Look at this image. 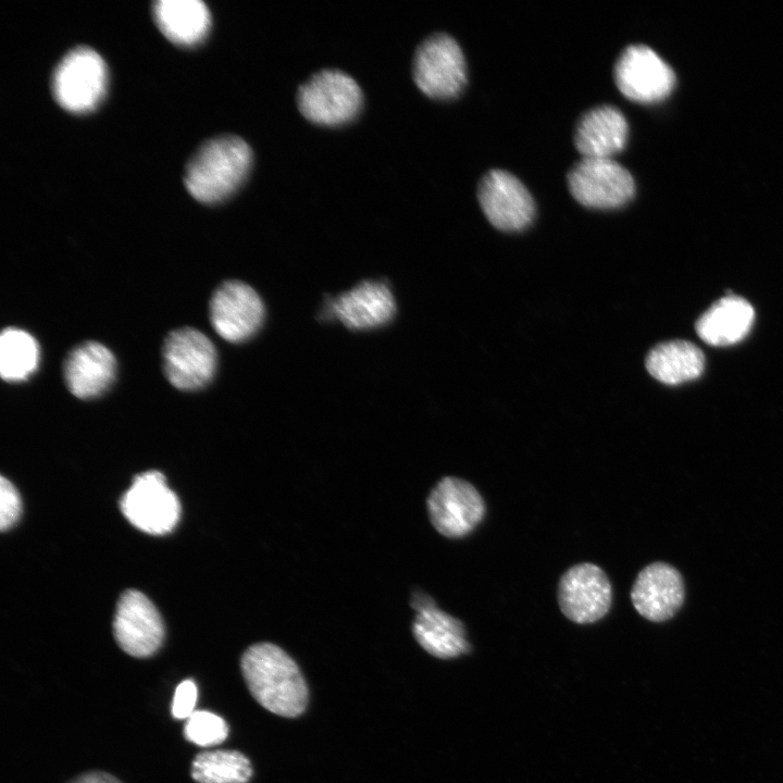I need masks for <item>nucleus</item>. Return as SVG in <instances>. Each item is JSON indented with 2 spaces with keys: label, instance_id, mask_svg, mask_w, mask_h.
<instances>
[{
  "label": "nucleus",
  "instance_id": "nucleus-2",
  "mask_svg": "<svg viewBox=\"0 0 783 783\" xmlns=\"http://www.w3.org/2000/svg\"><path fill=\"white\" fill-rule=\"evenodd\" d=\"M252 164L249 145L235 135L203 142L186 165L188 192L203 203H217L232 196L246 179Z\"/></svg>",
  "mask_w": 783,
  "mask_h": 783
},
{
  "label": "nucleus",
  "instance_id": "nucleus-1",
  "mask_svg": "<svg viewBox=\"0 0 783 783\" xmlns=\"http://www.w3.org/2000/svg\"><path fill=\"white\" fill-rule=\"evenodd\" d=\"M252 697L266 710L286 718L300 716L308 704L304 678L295 660L272 643L249 646L240 659Z\"/></svg>",
  "mask_w": 783,
  "mask_h": 783
},
{
  "label": "nucleus",
  "instance_id": "nucleus-23",
  "mask_svg": "<svg viewBox=\"0 0 783 783\" xmlns=\"http://www.w3.org/2000/svg\"><path fill=\"white\" fill-rule=\"evenodd\" d=\"M39 346L26 331L7 327L0 336V373L8 382L27 380L38 368Z\"/></svg>",
  "mask_w": 783,
  "mask_h": 783
},
{
  "label": "nucleus",
  "instance_id": "nucleus-27",
  "mask_svg": "<svg viewBox=\"0 0 783 783\" xmlns=\"http://www.w3.org/2000/svg\"><path fill=\"white\" fill-rule=\"evenodd\" d=\"M197 686L192 680L179 683L174 692L172 714L176 719H187L194 713L197 701Z\"/></svg>",
  "mask_w": 783,
  "mask_h": 783
},
{
  "label": "nucleus",
  "instance_id": "nucleus-25",
  "mask_svg": "<svg viewBox=\"0 0 783 783\" xmlns=\"http://www.w3.org/2000/svg\"><path fill=\"white\" fill-rule=\"evenodd\" d=\"M187 741L201 746L211 747L223 743L228 735L226 721L207 710L194 711L184 726Z\"/></svg>",
  "mask_w": 783,
  "mask_h": 783
},
{
  "label": "nucleus",
  "instance_id": "nucleus-5",
  "mask_svg": "<svg viewBox=\"0 0 783 783\" xmlns=\"http://www.w3.org/2000/svg\"><path fill=\"white\" fill-rule=\"evenodd\" d=\"M412 69L419 89L434 99H452L467 84L463 52L447 34L425 39L415 51Z\"/></svg>",
  "mask_w": 783,
  "mask_h": 783
},
{
  "label": "nucleus",
  "instance_id": "nucleus-22",
  "mask_svg": "<svg viewBox=\"0 0 783 783\" xmlns=\"http://www.w3.org/2000/svg\"><path fill=\"white\" fill-rule=\"evenodd\" d=\"M645 363L654 378L667 385H678L700 376L705 356L693 343L675 339L654 347Z\"/></svg>",
  "mask_w": 783,
  "mask_h": 783
},
{
  "label": "nucleus",
  "instance_id": "nucleus-17",
  "mask_svg": "<svg viewBox=\"0 0 783 783\" xmlns=\"http://www.w3.org/2000/svg\"><path fill=\"white\" fill-rule=\"evenodd\" d=\"M413 607L417 616L412 623V632L424 650L439 659H451L469 654L471 646L461 620L437 608L432 599L426 600L418 596Z\"/></svg>",
  "mask_w": 783,
  "mask_h": 783
},
{
  "label": "nucleus",
  "instance_id": "nucleus-19",
  "mask_svg": "<svg viewBox=\"0 0 783 783\" xmlns=\"http://www.w3.org/2000/svg\"><path fill=\"white\" fill-rule=\"evenodd\" d=\"M629 125L623 113L610 104L586 111L577 121L574 145L582 158L612 159L626 144Z\"/></svg>",
  "mask_w": 783,
  "mask_h": 783
},
{
  "label": "nucleus",
  "instance_id": "nucleus-14",
  "mask_svg": "<svg viewBox=\"0 0 783 783\" xmlns=\"http://www.w3.org/2000/svg\"><path fill=\"white\" fill-rule=\"evenodd\" d=\"M113 633L117 645L126 654L146 658L162 645L164 625L151 600L139 591L128 589L119 599Z\"/></svg>",
  "mask_w": 783,
  "mask_h": 783
},
{
  "label": "nucleus",
  "instance_id": "nucleus-10",
  "mask_svg": "<svg viewBox=\"0 0 783 783\" xmlns=\"http://www.w3.org/2000/svg\"><path fill=\"white\" fill-rule=\"evenodd\" d=\"M557 600L561 612L570 621L577 624L594 623L610 610L611 583L597 564L577 563L560 576Z\"/></svg>",
  "mask_w": 783,
  "mask_h": 783
},
{
  "label": "nucleus",
  "instance_id": "nucleus-13",
  "mask_svg": "<svg viewBox=\"0 0 783 783\" xmlns=\"http://www.w3.org/2000/svg\"><path fill=\"white\" fill-rule=\"evenodd\" d=\"M210 320L214 331L229 343L252 337L264 320V304L249 285L240 281L222 283L210 300Z\"/></svg>",
  "mask_w": 783,
  "mask_h": 783
},
{
  "label": "nucleus",
  "instance_id": "nucleus-16",
  "mask_svg": "<svg viewBox=\"0 0 783 783\" xmlns=\"http://www.w3.org/2000/svg\"><path fill=\"white\" fill-rule=\"evenodd\" d=\"M631 601L646 620L663 622L682 607L685 598L681 573L666 562H652L643 568L631 588Z\"/></svg>",
  "mask_w": 783,
  "mask_h": 783
},
{
  "label": "nucleus",
  "instance_id": "nucleus-7",
  "mask_svg": "<svg viewBox=\"0 0 783 783\" xmlns=\"http://www.w3.org/2000/svg\"><path fill=\"white\" fill-rule=\"evenodd\" d=\"M573 198L592 209H617L632 200L635 183L631 173L613 159L582 158L568 173Z\"/></svg>",
  "mask_w": 783,
  "mask_h": 783
},
{
  "label": "nucleus",
  "instance_id": "nucleus-12",
  "mask_svg": "<svg viewBox=\"0 0 783 783\" xmlns=\"http://www.w3.org/2000/svg\"><path fill=\"white\" fill-rule=\"evenodd\" d=\"M477 198L489 223L500 231H521L534 219L535 203L530 191L507 171L487 172L478 183Z\"/></svg>",
  "mask_w": 783,
  "mask_h": 783
},
{
  "label": "nucleus",
  "instance_id": "nucleus-24",
  "mask_svg": "<svg viewBox=\"0 0 783 783\" xmlns=\"http://www.w3.org/2000/svg\"><path fill=\"white\" fill-rule=\"evenodd\" d=\"M251 775L249 759L234 749L206 750L191 763V778L197 783H247Z\"/></svg>",
  "mask_w": 783,
  "mask_h": 783
},
{
  "label": "nucleus",
  "instance_id": "nucleus-21",
  "mask_svg": "<svg viewBox=\"0 0 783 783\" xmlns=\"http://www.w3.org/2000/svg\"><path fill=\"white\" fill-rule=\"evenodd\" d=\"M153 16L163 35L182 46L203 40L211 25L207 5L198 0H160L153 5Z\"/></svg>",
  "mask_w": 783,
  "mask_h": 783
},
{
  "label": "nucleus",
  "instance_id": "nucleus-6",
  "mask_svg": "<svg viewBox=\"0 0 783 783\" xmlns=\"http://www.w3.org/2000/svg\"><path fill=\"white\" fill-rule=\"evenodd\" d=\"M426 509L434 529L447 538L469 535L486 513L485 501L470 482L445 476L431 489Z\"/></svg>",
  "mask_w": 783,
  "mask_h": 783
},
{
  "label": "nucleus",
  "instance_id": "nucleus-11",
  "mask_svg": "<svg viewBox=\"0 0 783 783\" xmlns=\"http://www.w3.org/2000/svg\"><path fill=\"white\" fill-rule=\"evenodd\" d=\"M613 78L625 98L639 103L664 99L675 85L671 66L644 45H632L622 51L614 64Z\"/></svg>",
  "mask_w": 783,
  "mask_h": 783
},
{
  "label": "nucleus",
  "instance_id": "nucleus-3",
  "mask_svg": "<svg viewBox=\"0 0 783 783\" xmlns=\"http://www.w3.org/2000/svg\"><path fill=\"white\" fill-rule=\"evenodd\" d=\"M363 103L357 82L338 70H323L302 84L297 92L301 114L322 126H339L352 121Z\"/></svg>",
  "mask_w": 783,
  "mask_h": 783
},
{
  "label": "nucleus",
  "instance_id": "nucleus-4",
  "mask_svg": "<svg viewBox=\"0 0 783 783\" xmlns=\"http://www.w3.org/2000/svg\"><path fill=\"white\" fill-rule=\"evenodd\" d=\"M108 83V70L98 52L77 47L67 52L52 75V92L65 110L85 113L102 100Z\"/></svg>",
  "mask_w": 783,
  "mask_h": 783
},
{
  "label": "nucleus",
  "instance_id": "nucleus-20",
  "mask_svg": "<svg viewBox=\"0 0 783 783\" xmlns=\"http://www.w3.org/2000/svg\"><path fill=\"white\" fill-rule=\"evenodd\" d=\"M754 320L753 306L746 299L729 294L699 316L695 328L708 345L730 346L747 336Z\"/></svg>",
  "mask_w": 783,
  "mask_h": 783
},
{
  "label": "nucleus",
  "instance_id": "nucleus-26",
  "mask_svg": "<svg viewBox=\"0 0 783 783\" xmlns=\"http://www.w3.org/2000/svg\"><path fill=\"white\" fill-rule=\"evenodd\" d=\"M21 498L14 485L1 476L0 478V527L7 531L17 521L21 514Z\"/></svg>",
  "mask_w": 783,
  "mask_h": 783
},
{
  "label": "nucleus",
  "instance_id": "nucleus-8",
  "mask_svg": "<svg viewBox=\"0 0 783 783\" xmlns=\"http://www.w3.org/2000/svg\"><path fill=\"white\" fill-rule=\"evenodd\" d=\"M124 517L137 529L152 535L171 532L181 514L179 501L158 471L135 476L121 498Z\"/></svg>",
  "mask_w": 783,
  "mask_h": 783
},
{
  "label": "nucleus",
  "instance_id": "nucleus-18",
  "mask_svg": "<svg viewBox=\"0 0 783 783\" xmlns=\"http://www.w3.org/2000/svg\"><path fill=\"white\" fill-rule=\"evenodd\" d=\"M63 372L69 390L77 398L89 399L101 395L112 384L116 361L104 345L85 341L70 351Z\"/></svg>",
  "mask_w": 783,
  "mask_h": 783
},
{
  "label": "nucleus",
  "instance_id": "nucleus-28",
  "mask_svg": "<svg viewBox=\"0 0 783 783\" xmlns=\"http://www.w3.org/2000/svg\"><path fill=\"white\" fill-rule=\"evenodd\" d=\"M70 783H122L115 776L100 771H91L76 776Z\"/></svg>",
  "mask_w": 783,
  "mask_h": 783
},
{
  "label": "nucleus",
  "instance_id": "nucleus-9",
  "mask_svg": "<svg viewBox=\"0 0 783 783\" xmlns=\"http://www.w3.org/2000/svg\"><path fill=\"white\" fill-rule=\"evenodd\" d=\"M216 358L212 341L196 328L175 330L164 340V372L178 389L194 390L207 385L215 373Z\"/></svg>",
  "mask_w": 783,
  "mask_h": 783
},
{
  "label": "nucleus",
  "instance_id": "nucleus-15",
  "mask_svg": "<svg viewBox=\"0 0 783 783\" xmlns=\"http://www.w3.org/2000/svg\"><path fill=\"white\" fill-rule=\"evenodd\" d=\"M396 313V302L383 282L364 281L350 290L331 298L323 315L337 319L355 331L371 330L388 323Z\"/></svg>",
  "mask_w": 783,
  "mask_h": 783
}]
</instances>
